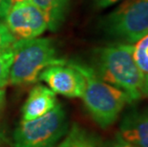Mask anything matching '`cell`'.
Returning a JSON list of instances; mask_svg holds the SVG:
<instances>
[{
  "label": "cell",
  "mask_w": 148,
  "mask_h": 147,
  "mask_svg": "<svg viewBox=\"0 0 148 147\" xmlns=\"http://www.w3.org/2000/svg\"><path fill=\"white\" fill-rule=\"evenodd\" d=\"M94 66L97 75L105 82L121 89L131 102L144 96V75L133 57V45L119 42L100 47L94 52Z\"/></svg>",
  "instance_id": "cell-1"
},
{
  "label": "cell",
  "mask_w": 148,
  "mask_h": 147,
  "mask_svg": "<svg viewBox=\"0 0 148 147\" xmlns=\"http://www.w3.org/2000/svg\"><path fill=\"white\" fill-rule=\"evenodd\" d=\"M84 77V105L94 121L99 127L108 128L116 122L124 106L132 103L123 91L105 82L93 67L75 61H69Z\"/></svg>",
  "instance_id": "cell-2"
},
{
  "label": "cell",
  "mask_w": 148,
  "mask_h": 147,
  "mask_svg": "<svg viewBox=\"0 0 148 147\" xmlns=\"http://www.w3.org/2000/svg\"><path fill=\"white\" fill-rule=\"evenodd\" d=\"M12 63L9 82L12 85H28L39 80L43 70L52 65L65 64L51 39L36 37L32 39L16 40L12 46Z\"/></svg>",
  "instance_id": "cell-3"
},
{
  "label": "cell",
  "mask_w": 148,
  "mask_h": 147,
  "mask_svg": "<svg viewBox=\"0 0 148 147\" xmlns=\"http://www.w3.org/2000/svg\"><path fill=\"white\" fill-rule=\"evenodd\" d=\"M101 29L111 38L133 44L148 34V0H125L101 20Z\"/></svg>",
  "instance_id": "cell-4"
},
{
  "label": "cell",
  "mask_w": 148,
  "mask_h": 147,
  "mask_svg": "<svg viewBox=\"0 0 148 147\" xmlns=\"http://www.w3.org/2000/svg\"><path fill=\"white\" fill-rule=\"evenodd\" d=\"M67 130L66 112L58 103L42 117L22 120L12 135V147H55Z\"/></svg>",
  "instance_id": "cell-5"
},
{
  "label": "cell",
  "mask_w": 148,
  "mask_h": 147,
  "mask_svg": "<svg viewBox=\"0 0 148 147\" xmlns=\"http://www.w3.org/2000/svg\"><path fill=\"white\" fill-rule=\"evenodd\" d=\"M4 19L15 40L36 38L48 29L45 14L32 0H15Z\"/></svg>",
  "instance_id": "cell-6"
},
{
  "label": "cell",
  "mask_w": 148,
  "mask_h": 147,
  "mask_svg": "<svg viewBox=\"0 0 148 147\" xmlns=\"http://www.w3.org/2000/svg\"><path fill=\"white\" fill-rule=\"evenodd\" d=\"M39 80L46 82L53 93L67 98H81L83 95L84 77L69 61L46 68L40 74Z\"/></svg>",
  "instance_id": "cell-7"
},
{
  "label": "cell",
  "mask_w": 148,
  "mask_h": 147,
  "mask_svg": "<svg viewBox=\"0 0 148 147\" xmlns=\"http://www.w3.org/2000/svg\"><path fill=\"white\" fill-rule=\"evenodd\" d=\"M119 131V135L134 146L148 147V109L125 114Z\"/></svg>",
  "instance_id": "cell-8"
},
{
  "label": "cell",
  "mask_w": 148,
  "mask_h": 147,
  "mask_svg": "<svg viewBox=\"0 0 148 147\" xmlns=\"http://www.w3.org/2000/svg\"><path fill=\"white\" fill-rule=\"evenodd\" d=\"M56 93L41 84L31 90L26 101L22 106V120H32L49 113L58 104Z\"/></svg>",
  "instance_id": "cell-9"
},
{
  "label": "cell",
  "mask_w": 148,
  "mask_h": 147,
  "mask_svg": "<svg viewBox=\"0 0 148 147\" xmlns=\"http://www.w3.org/2000/svg\"><path fill=\"white\" fill-rule=\"evenodd\" d=\"M41 10L48 21V29L56 32L66 17L71 0H32Z\"/></svg>",
  "instance_id": "cell-10"
},
{
  "label": "cell",
  "mask_w": 148,
  "mask_h": 147,
  "mask_svg": "<svg viewBox=\"0 0 148 147\" xmlns=\"http://www.w3.org/2000/svg\"><path fill=\"white\" fill-rule=\"evenodd\" d=\"M56 147H99V137L78 123H74Z\"/></svg>",
  "instance_id": "cell-11"
},
{
  "label": "cell",
  "mask_w": 148,
  "mask_h": 147,
  "mask_svg": "<svg viewBox=\"0 0 148 147\" xmlns=\"http://www.w3.org/2000/svg\"><path fill=\"white\" fill-rule=\"evenodd\" d=\"M133 57L140 71L148 75V34L133 45Z\"/></svg>",
  "instance_id": "cell-12"
},
{
  "label": "cell",
  "mask_w": 148,
  "mask_h": 147,
  "mask_svg": "<svg viewBox=\"0 0 148 147\" xmlns=\"http://www.w3.org/2000/svg\"><path fill=\"white\" fill-rule=\"evenodd\" d=\"M12 57H14V54H12V47L0 51V89H4V87L9 82Z\"/></svg>",
  "instance_id": "cell-13"
},
{
  "label": "cell",
  "mask_w": 148,
  "mask_h": 147,
  "mask_svg": "<svg viewBox=\"0 0 148 147\" xmlns=\"http://www.w3.org/2000/svg\"><path fill=\"white\" fill-rule=\"evenodd\" d=\"M16 41L5 23L0 21V51L9 49Z\"/></svg>",
  "instance_id": "cell-14"
},
{
  "label": "cell",
  "mask_w": 148,
  "mask_h": 147,
  "mask_svg": "<svg viewBox=\"0 0 148 147\" xmlns=\"http://www.w3.org/2000/svg\"><path fill=\"white\" fill-rule=\"evenodd\" d=\"M101 147H136V146L129 143L125 139H122L119 134H116L114 139L111 140H108V142H105Z\"/></svg>",
  "instance_id": "cell-15"
},
{
  "label": "cell",
  "mask_w": 148,
  "mask_h": 147,
  "mask_svg": "<svg viewBox=\"0 0 148 147\" xmlns=\"http://www.w3.org/2000/svg\"><path fill=\"white\" fill-rule=\"evenodd\" d=\"M12 0H0V19L5 18L12 4Z\"/></svg>",
  "instance_id": "cell-16"
},
{
  "label": "cell",
  "mask_w": 148,
  "mask_h": 147,
  "mask_svg": "<svg viewBox=\"0 0 148 147\" xmlns=\"http://www.w3.org/2000/svg\"><path fill=\"white\" fill-rule=\"evenodd\" d=\"M93 1L97 8L104 9V8L110 7V6L114 5L115 3L121 1V0H93Z\"/></svg>",
  "instance_id": "cell-17"
},
{
  "label": "cell",
  "mask_w": 148,
  "mask_h": 147,
  "mask_svg": "<svg viewBox=\"0 0 148 147\" xmlns=\"http://www.w3.org/2000/svg\"><path fill=\"white\" fill-rule=\"evenodd\" d=\"M5 101H6V93L4 89H0V114L3 110L5 106Z\"/></svg>",
  "instance_id": "cell-18"
},
{
  "label": "cell",
  "mask_w": 148,
  "mask_h": 147,
  "mask_svg": "<svg viewBox=\"0 0 148 147\" xmlns=\"http://www.w3.org/2000/svg\"><path fill=\"white\" fill-rule=\"evenodd\" d=\"M143 94H144V96H148V75H145V77H144Z\"/></svg>",
  "instance_id": "cell-19"
},
{
  "label": "cell",
  "mask_w": 148,
  "mask_h": 147,
  "mask_svg": "<svg viewBox=\"0 0 148 147\" xmlns=\"http://www.w3.org/2000/svg\"><path fill=\"white\" fill-rule=\"evenodd\" d=\"M7 142V137H6L5 134L0 130V145H3Z\"/></svg>",
  "instance_id": "cell-20"
}]
</instances>
